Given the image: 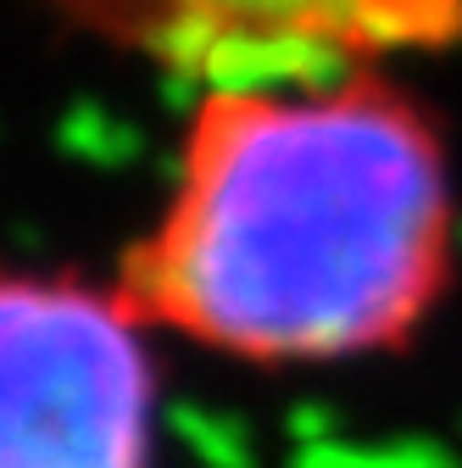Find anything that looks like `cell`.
I'll return each mask as SVG.
<instances>
[{
  "mask_svg": "<svg viewBox=\"0 0 462 468\" xmlns=\"http://www.w3.org/2000/svg\"><path fill=\"white\" fill-rule=\"evenodd\" d=\"M462 251L440 117L390 68L201 84L111 279L162 340L240 368L407 351Z\"/></svg>",
  "mask_w": 462,
  "mask_h": 468,
  "instance_id": "cell-1",
  "label": "cell"
},
{
  "mask_svg": "<svg viewBox=\"0 0 462 468\" xmlns=\"http://www.w3.org/2000/svg\"><path fill=\"white\" fill-rule=\"evenodd\" d=\"M156 335L111 273L0 284V468H156Z\"/></svg>",
  "mask_w": 462,
  "mask_h": 468,
  "instance_id": "cell-2",
  "label": "cell"
},
{
  "mask_svg": "<svg viewBox=\"0 0 462 468\" xmlns=\"http://www.w3.org/2000/svg\"><path fill=\"white\" fill-rule=\"evenodd\" d=\"M68 28L173 79L390 68L462 45V0H45Z\"/></svg>",
  "mask_w": 462,
  "mask_h": 468,
  "instance_id": "cell-3",
  "label": "cell"
}]
</instances>
